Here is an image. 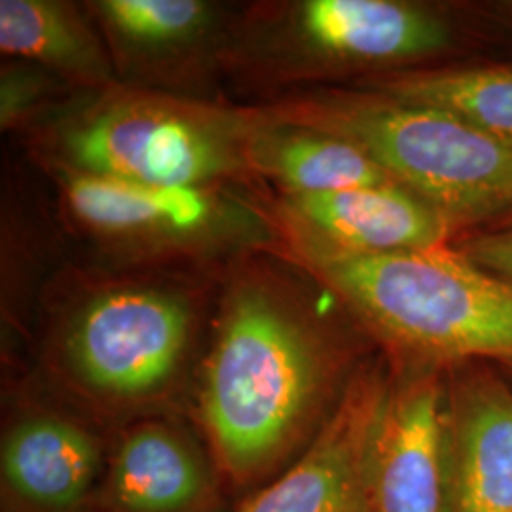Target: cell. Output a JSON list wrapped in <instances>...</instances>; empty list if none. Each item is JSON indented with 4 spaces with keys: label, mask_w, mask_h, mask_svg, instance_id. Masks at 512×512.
Returning <instances> with one entry per match:
<instances>
[{
    "label": "cell",
    "mask_w": 512,
    "mask_h": 512,
    "mask_svg": "<svg viewBox=\"0 0 512 512\" xmlns=\"http://www.w3.org/2000/svg\"><path fill=\"white\" fill-rule=\"evenodd\" d=\"M391 366L393 382L372 444L366 512H450L448 370Z\"/></svg>",
    "instance_id": "10"
},
{
    "label": "cell",
    "mask_w": 512,
    "mask_h": 512,
    "mask_svg": "<svg viewBox=\"0 0 512 512\" xmlns=\"http://www.w3.org/2000/svg\"><path fill=\"white\" fill-rule=\"evenodd\" d=\"M274 245L332 255H389L450 245L458 232L401 184L285 196L266 211ZM270 247V249H272Z\"/></svg>",
    "instance_id": "11"
},
{
    "label": "cell",
    "mask_w": 512,
    "mask_h": 512,
    "mask_svg": "<svg viewBox=\"0 0 512 512\" xmlns=\"http://www.w3.org/2000/svg\"><path fill=\"white\" fill-rule=\"evenodd\" d=\"M458 40L450 16L423 2H260L232 18L222 74L266 101L332 78L427 67Z\"/></svg>",
    "instance_id": "6"
},
{
    "label": "cell",
    "mask_w": 512,
    "mask_h": 512,
    "mask_svg": "<svg viewBox=\"0 0 512 512\" xmlns=\"http://www.w3.org/2000/svg\"><path fill=\"white\" fill-rule=\"evenodd\" d=\"M353 86L446 110L512 147V65L416 67L365 76Z\"/></svg>",
    "instance_id": "17"
},
{
    "label": "cell",
    "mask_w": 512,
    "mask_h": 512,
    "mask_svg": "<svg viewBox=\"0 0 512 512\" xmlns=\"http://www.w3.org/2000/svg\"><path fill=\"white\" fill-rule=\"evenodd\" d=\"M46 173L74 232L116 258L177 260L274 245L266 211L230 198L224 184L147 186L63 169Z\"/></svg>",
    "instance_id": "7"
},
{
    "label": "cell",
    "mask_w": 512,
    "mask_h": 512,
    "mask_svg": "<svg viewBox=\"0 0 512 512\" xmlns=\"http://www.w3.org/2000/svg\"><path fill=\"white\" fill-rule=\"evenodd\" d=\"M73 88L57 76L35 65L10 61L0 78V122L2 129H31L52 110L67 103Z\"/></svg>",
    "instance_id": "18"
},
{
    "label": "cell",
    "mask_w": 512,
    "mask_h": 512,
    "mask_svg": "<svg viewBox=\"0 0 512 512\" xmlns=\"http://www.w3.org/2000/svg\"><path fill=\"white\" fill-rule=\"evenodd\" d=\"M251 105H226L126 84L84 92L29 131L44 169L147 186H217L255 179Z\"/></svg>",
    "instance_id": "4"
},
{
    "label": "cell",
    "mask_w": 512,
    "mask_h": 512,
    "mask_svg": "<svg viewBox=\"0 0 512 512\" xmlns=\"http://www.w3.org/2000/svg\"><path fill=\"white\" fill-rule=\"evenodd\" d=\"M103 442L67 410L29 406L0 446L4 512H90L105 471Z\"/></svg>",
    "instance_id": "13"
},
{
    "label": "cell",
    "mask_w": 512,
    "mask_h": 512,
    "mask_svg": "<svg viewBox=\"0 0 512 512\" xmlns=\"http://www.w3.org/2000/svg\"><path fill=\"white\" fill-rule=\"evenodd\" d=\"M88 12L120 84L200 97L222 74L232 18L203 0H95Z\"/></svg>",
    "instance_id": "8"
},
{
    "label": "cell",
    "mask_w": 512,
    "mask_h": 512,
    "mask_svg": "<svg viewBox=\"0 0 512 512\" xmlns=\"http://www.w3.org/2000/svg\"><path fill=\"white\" fill-rule=\"evenodd\" d=\"M391 382L385 355L359 363L308 448L236 512H366L372 444Z\"/></svg>",
    "instance_id": "9"
},
{
    "label": "cell",
    "mask_w": 512,
    "mask_h": 512,
    "mask_svg": "<svg viewBox=\"0 0 512 512\" xmlns=\"http://www.w3.org/2000/svg\"><path fill=\"white\" fill-rule=\"evenodd\" d=\"M270 251L332 296L395 365L512 363V283L452 243L389 255Z\"/></svg>",
    "instance_id": "3"
},
{
    "label": "cell",
    "mask_w": 512,
    "mask_h": 512,
    "mask_svg": "<svg viewBox=\"0 0 512 512\" xmlns=\"http://www.w3.org/2000/svg\"><path fill=\"white\" fill-rule=\"evenodd\" d=\"M450 512H512V384L484 361L448 368Z\"/></svg>",
    "instance_id": "14"
},
{
    "label": "cell",
    "mask_w": 512,
    "mask_h": 512,
    "mask_svg": "<svg viewBox=\"0 0 512 512\" xmlns=\"http://www.w3.org/2000/svg\"><path fill=\"white\" fill-rule=\"evenodd\" d=\"M0 52L10 61L54 74L80 93L120 84L86 4L0 0Z\"/></svg>",
    "instance_id": "15"
},
{
    "label": "cell",
    "mask_w": 512,
    "mask_h": 512,
    "mask_svg": "<svg viewBox=\"0 0 512 512\" xmlns=\"http://www.w3.org/2000/svg\"><path fill=\"white\" fill-rule=\"evenodd\" d=\"M501 370H503V374L511 380L512 384V363H503V365H501Z\"/></svg>",
    "instance_id": "22"
},
{
    "label": "cell",
    "mask_w": 512,
    "mask_h": 512,
    "mask_svg": "<svg viewBox=\"0 0 512 512\" xmlns=\"http://www.w3.org/2000/svg\"><path fill=\"white\" fill-rule=\"evenodd\" d=\"M256 116L260 122L249 147L251 173L255 179L274 183L285 196H317L393 183L361 148L340 137L275 124L258 112Z\"/></svg>",
    "instance_id": "16"
},
{
    "label": "cell",
    "mask_w": 512,
    "mask_h": 512,
    "mask_svg": "<svg viewBox=\"0 0 512 512\" xmlns=\"http://www.w3.org/2000/svg\"><path fill=\"white\" fill-rule=\"evenodd\" d=\"M272 255L241 258L228 275L200 370L203 440L232 490L289 467L359 366L293 264Z\"/></svg>",
    "instance_id": "1"
},
{
    "label": "cell",
    "mask_w": 512,
    "mask_h": 512,
    "mask_svg": "<svg viewBox=\"0 0 512 512\" xmlns=\"http://www.w3.org/2000/svg\"><path fill=\"white\" fill-rule=\"evenodd\" d=\"M275 124L361 148L393 183L433 205L458 236L512 209V147L446 110L359 86H311L253 105Z\"/></svg>",
    "instance_id": "5"
},
{
    "label": "cell",
    "mask_w": 512,
    "mask_h": 512,
    "mask_svg": "<svg viewBox=\"0 0 512 512\" xmlns=\"http://www.w3.org/2000/svg\"><path fill=\"white\" fill-rule=\"evenodd\" d=\"M484 228H492V230H505V228H512V209H509L505 215H501L499 219L494 220L492 224L484 226Z\"/></svg>",
    "instance_id": "21"
},
{
    "label": "cell",
    "mask_w": 512,
    "mask_h": 512,
    "mask_svg": "<svg viewBox=\"0 0 512 512\" xmlns=\"http://www.w3.org/2000/svg\"><path fill=\"white\" fill-rule=\"evenodd\" d=\"M492 12L497 14L503 23H507L509 27H512V0H507V2H497V4H494Z\"/></svg>",
    "instance_id": "20"
},
{
    "label": "cell",
    "mask_w": 512,
    "mask_h": 512,
    "mask_svg": "<svg viewBox=\"0 0 512 512\" xmlns=\"http://www.w3.org/2000/svg\"><path fill=\"white\" fill-rule=\"evenodd\" d=\"M203 293L179 277L76 279L48 315L44 366L74 408L126 425L158 416L194 359Z\"/></svg>",
    "instance_id": "2"
},
{
    "label": "cell",
    "mask_w": 512,
    "mask_h": 512,
    "mask_svg": "<svg viewBox=\"0 0 512 512\" xmlns=\"http://www.w3.org/2000/svg\"><path fill=\"white\" fill-rule=\"evenodd\" d=\"M224 478L205 440L164 414L124 425L107 454L95 512H220Z\"/></svg>",
    "instance_id": "12"
},
{
    "label": "cell",
    "mask_w": 512,
    "mask_h": 512,
    "mask_svg": "<svg viewBox=\"0 0 512 512\" xmlns=\"http://www.w3.org/2000/svg\"><path fill=\"white\" fill-rule=\"evenodd\" d=\"M454 247L478 268L512 283V228H478L454 239Z\"/></svg>",
    "instance_id": "19"
}]
</instances>
